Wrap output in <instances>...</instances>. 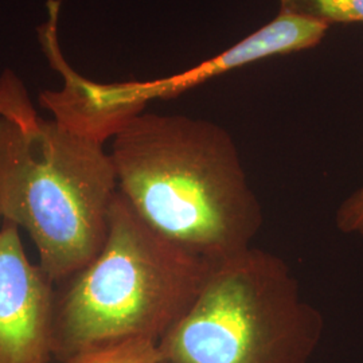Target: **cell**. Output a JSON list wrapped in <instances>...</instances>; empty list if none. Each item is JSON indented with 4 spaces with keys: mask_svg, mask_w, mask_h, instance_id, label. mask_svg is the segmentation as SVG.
<instances>
[{
    "mask_svg": "<svg viewBox=\"0 0 363 363\" xmlns=\"http://www.w3.org/2000/svg\"><path fill=\"white\" fill-rule=\"evenodd\" d=\"M109 154L118 193L171 241L214 264L253 247L262 206L218 124L142 112L117 132Z\"/></svg>",
    "mask_w": 363,
    "mask_h": 363,
    "instance_id": "cell-1",
    "label": "cell"
},
{
    "mask_svg": "<svg viewBox=\"0 0 363 363\" xmlns=\"http://www.w3.org/2000/svg\"><path fill=\"white\" fill-rule=\"evenodd\" d=\"M214 262L159 233L117 193L101 250L58 284L52 357L132 337L159 342L194 304Z\"/></svg>",
    "mask_w": 363,
    "mask_h": 363,
    "instance_id": "cell-2",
    "label": "cell"
},
{
    "mask_svg": "<svg viewBox=\"0 0 363 363\" xmlns=\"http://www.w3.org/2000/svg\"><path fill=\"white\" fill-rule=\"evenodd\" d=\"M116 169L104 143L58 118L22 127L0 117V211L25 229L55 286L104 245Z\"/></svg>",
    "mask_w": 363,
    "mask_h": 363,
    "instance_id": "cell-3",
    "label": "cell"
},
{
    "mask_svg": "<svg viewBox=\"0 0 363 363\" xmlns=\"http://www.w3.org/2000/svg\"><path fill=\"white\" fill-rule=\"evenodd\" d=\"M323 331L286 261L250 247L213 265L157 347L167 363H310Z\"/></svg>",
    "mask_w": 363,
    "mask_h": 363,
    "instance_id": "cell-4",
    "label": "cell"
},
{
    "mask_svg": "<svg viewBox=\"0 0 363 363\" xmlns=\"http://www.w3.org/2000/svg\"><path fill=\"white\" fill-rule=\"evenodd\" d=\"M54 283L27 259L19 228L0 229V363H49L52 358Z\"/></svg>",
    "mask_w": 363,
    "mask_h": 363,
    "instance_id": "cell-5",
    "label": "cell"
},
{
    "mask_svg": "<svg viewBox=\"0 0 363 363\" xmlns=\"http://www.w3.org/2000/svg\"><path fill=\"white\" fill-rule=\"evenodd\" d=\"M328 27L330 25L322 21L280 9L279 15L269 23L228 50L171 77L130 82V89L145 104L152 99L174 97L237 67L269 57L312 49L323 40Z\"/></svg>",
    "mask_w": 363,
    "mask_h": 363,
    "instance_id": "cell-6",
    "label": "cell"
},
{
    "mask_svg": "<svg viewBox=\"0 0 363 363\" xmlns=\"http://www.w3.org/2000/svg\"><path fill=\"white\" fill-rule=\"evenodd\" d=\"M162 357L156 340L132 337L79 351L62 363H159Z\"/></svg>",
    "mask_w": 363,
    "mask_h": 363,
    "instance_id": "cell-7",
    "label": "cell"
},
{
    "mask_svg": "<svg viewBox=\"0 0 363 363\" xmlns=\"http://www.w3.org/2000/svg\"><path fill=\"white\" fill-rule=\"evenodd\" d=\"M281 9L331 23H363V0H280Z\"/></svg>",
    "mask_w": 363,
    "mask_h": 363,
    "instance_id": "cell-8",
    "label": "cell"
},
{
    "mask_svg": "<svg viewBox=\"0 0 363 363\" xmlns=\"http://www.w3.org/2000/svg\"><path fill=\"white\" fill-rule=\"evenodd\" d=\"M0 117L22 127H33L39 118L23 82L11 70L0 76Z\"/></svg>",
    "mask_w": 363,
    "mask_h": 363,
    "instance_id": "cell-9",
    "label": "cell"
},
{
    "mask_svg": "<svg viewBox=\"0 0 363 363\" xmlns=\"http://www.w3.org/2000/svg\"><path fill=\"white\" fill-rule=\"evenodd\" d=\"M335 222L342 233L363 237V184L340 203Z\"/></svg>",
    "mask_w": 363,
    "mask_h": 363,
    "instance_id": "cell-10",
    "label": "cell"
},
{
    "mask_svg": "<svg viewBox=\"0 0 363 363\" xmlns=\"http://www.w3.org/2000/svg\"><path fill=\"white\" fill-rule=\"evenodd\" d=\"M159 363H167V362H164V361H160V362Z\"/></svg>",
    "mask_w": 363,
    "mask_h": 363,
    "instance_id": "cell-11",
    "label": "cell"
},
{
    "mask_svg": "<svg viewBox=\"0 0 363 363\" xmlns=\"http://www.w3.org/2000/svg\"><path fill=\"white\" fill-rule=\"evenodd\" d=\"M0 217H1V211H0Z\"/></svg>",
    "mask_w": 363,
    "mask_h": 363,
    "instance_id": "cell-12",
    "label": "cell"
}]
</instances>
